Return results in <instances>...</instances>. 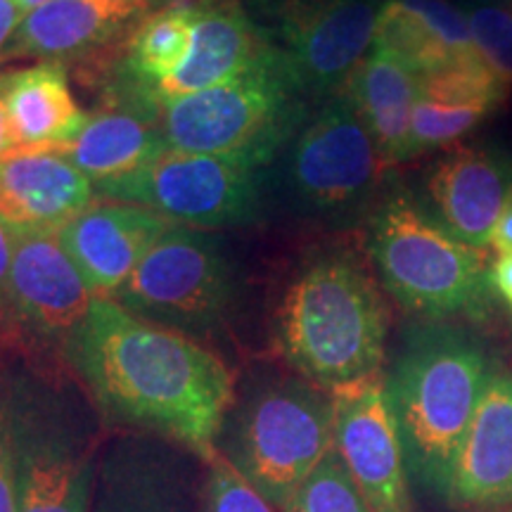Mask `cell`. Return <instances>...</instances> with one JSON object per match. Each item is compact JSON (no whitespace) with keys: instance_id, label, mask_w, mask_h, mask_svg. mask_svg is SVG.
Listing matches in <instances>:
<instances>
[{"instance_id":"6da1fadb","label":"cell","mask_w":512,"mask_h":512,"mask_svg":"<svg viewBox=\"0 0 512 512\" xmlns=\"http://www.w3.org/2000/svg\"><path fill=\"white\" fill-rule=\"evenodd\" d=\"M62 358L105 422L216 456L238 382L207 344L95 299Z\"/></svg>"},{"instance_id":"7a4b0ae2","label":"cell","mask_w":512,"mask_h":512,"mask_svg":"<svg viewBox=\"0 0 512 512\" xmlns=\"http://www.w3.org/2000/svg\"><path fill=\"white\" fill-rule=\"evenodd\" d=\"M273 339L285 366L328 394L382 375L389 311L368 254L351 245L306 252L275 306Z\"/></svg>"},{"instance_id":"3957f363","label":"cell","mask_w":512,"mask_h":512,"mask_svg":"<svg viewBox=\"0 0 512 512\" xmlns=\"http://www.w3.org/2000/svg\"><path fill=\"white\" fill-rule=\"evenodd\" d=\"M491 377L489 354L465 328L422 320L403 332L384 389L408 479L422 496L448 505L460 444Z\"/></svg>"},{"instance_id":"277c9868","label":"cell","mask_w":512,"mask_h":512,"mask_svg":"<svg viewBox=\"0 0 512 512\" xmlns=\"http://www.w3.org/2000/svg\"><path fill=\"white\" fill-rule=\"evenodd\" d=\"M335 451V399L297 373L256 368L235 389L216 453L283 512Z\"/></svg>"},{"instance_id":"5b68a950","label":"cell","mask_w":512,"mask_h":512,"mask_svg":"<svg viewBox=\"0 0 512 512\" xmlns=\"http://www.w3.org/2000/svg\"><path fill=\"white\" fill-rule=\"evenodd\" d=\"M366 254L382 290L422 320L479 318L489 302L486 252L456 238L406 188H384L370 211Z\"/></svg>"},{"instance_id":"8992f818","label":"cell","mask_w":512,"mask_h":512,"mask_svg":"<svg viewBox=\"0 0 512 512\" xmlns=\"http://www.w3.org/2000/svg\"><path fill=\"white\" fill-rule=\"evenodd\" d=\"M17 460V512H91L100 425L76 384L43 373L5 380Z\"/></svg>"},{"instance_id":"52a82bcc","label":"cell","mask_w":512,"mask_h":512,"mask_svg":"<svg viewBox=\"0 0 512 512\" xmlns=\"http://www.w3.org/2000/svg\"><path fill=\"white\" fill-rule=\"evenodd\" d=\"M311 107L273 43L235 79L157 105V117L169 150L245 157L271 169Z\"/></svg>"},{"instance_id":"ba28073f","label":"cell","mask_w":512,"mask_h":512,"mask_svg":"<svg viewBox=\"0 0 512 512\" xmlns=\"http://www.w3.org/2000/svg\"><path fill=\"white\" fill-rule=\"evenodd\" d=\"M275 164L292 209L332 228L366 221L389 171L344 93L311 107Z\"/></svg>"},{"instance_id":"9c48e42d","label":"cell","mask_w":512,"mask_h":512,"mask_svg":"<svg viewBox=\"0 0 512 512\" xmlns=\"http://www.w3.org/2000/svg\"><path fill=\"white\" fill-rule=\"evenodd\" d=\"M242 297L240 268L214 230L174 223L152 245L114 302L207 344L230 328Z\"/></svg>"},{"instance_id":"30bf717a","label":"cell","mask_w":512,"mask_h":512,"mask_svg":"<svg viewBox=\"0 0 512 512\" xmlns=\"http://www.w3.org/2000/svg\"><path fill=\"white\" fill-rule=\"evenodd\" d=\"M266 171L268 166L245 157L166 150L143 169L95 190L100 197L140 204L178 226L223 230L259 221Z\"/></svg>"},{"instance_id":"8fae6325","label":"cell","mask_w":512,"mask_h":512,"mask_svg":"<svg viewBox=\"0 0 512 512\" xmlns=\"http://www.w3.org/2000/svg\"><path fill=\"white\" fill-rule=\"evenodd\" d=\"M384 0H273L266 31L311 105L342 95L375 46Z\"/></svg>"},{"instance_id":"7c38bea8","label":"cell","mask_w":512,"mask_h":512,"mask_svg":"<svg viewBox=\"0 0 512 512\" xmlns=\"http://www.w3.org/2000/svg\"><path fill=\"white\" fill-rule=\"evenodd\" d=\"M93 302L95 294L57 230H17L10 268L12 347L62 356Z\"/></svg>"},{"instance_id":"4fadbf2b","label":"cell","mask_w":512,"mask_h":512,"mask_svg":"<svg viewBox=\"0 0 512 512\" xmlns=\"http://www.w3.org/2000/svg\"><path fill=\"white\" fill-rule=\"evenodd\" d=\"M335 453L370 512H413L403 446L384 389V373L332 394Z\"/></svg>"},{"instance_id":"5bb4252c","label":"cell","mask_w":512,"mask_h":512,"mask_svg":"<svg viewBox=\"0 0 512 512\" xmlns=\"http://www.w3.org/2000/svg\"><path fill=\"white\" fill-rule=\"evenodd\" d=\"M190 456L152 434L105 441L91 512H202V479L197 484Z\"/></svg>"},{"instance_id":"9a60e30c","label":"cell","mask_w":512,"mask_h":512,"mask_svg":"<svg viewBox=\"0 0 512 512\" xmlns=\"http://www.w3.org/2000/svg\"><path fill=\"white\" fill-rule=\"evenodd\" d=\"M425 204L456 238L486 252L512 192V155L496 143H458L425 174Z\"/></svg>"},{"instance_id":"2e32d148","label":"cell","mask_w":512,"mask_h":512,"mask_svg":"<svg viewBox=\"0 0 512 512\" xmlns=\"http://www.w3.org/2000/svg\"><path fill=\"white\" fill-rule=\"evenodd\" d=\"M174 223L133 202L100 197L57 230L95 299H114Z\"/></svg>"},{"instance_id":"e0dca14e","label":"cell","mask_w":512,"mask_h":512,"mask_svg":"<svg viewBox=\"0 0 512 512\" xmlns=\"http://www.w3.org/2000/svg\"><path fill=\"white\" fill-rule=\"evenodd\" d=\"M152 10V0H50L29 15L3 55L10 60L60 62L121 48L136 24Z\"/></svg>"},{"instance_id":"ac0fdd59","label":"cell","mask_w":512,"mask_h":512,"mask_svg":"<svg viewBox=\"0 0 512 512\" xmlns=\"http://www.w3.org/2000/svg\"><path fill=\"white\" fill-rule=\"evenodd\" d=\"M273 48L271 36L240 0H200L195 38L183 67L152 91V105L209 91L245 72Z\"/></svg>"},{"instance_id":"d6986e66","label":"cell","mask_w":512,"mask_h":512,"mask_svg":"<svg viewBox=\"0 0 512 512\" xmlns=\"http://www.w3.org/2000/svg\"><path fill=\"white\" fill-rule=\"evenodd\" d=\"M510 91L484 60L422 76L408 133V162L458 145L503 105Z\"/></svg>"},{"instance_id":"ffe728a7","label":"cell","mask_w":512,"mask_h":512,"mask_svg":"<svg viewBox=\"0 0 512 512\" xmlns=\"http://www.w3.org/2000/svg\"><path fill=\"white\" fill-rule=\"evenodd\" d=\"M448 505L498 510L512 505V373L491 377L453 465Z\"/></svg>"},{"instance_id":"44dd1931","label":"cell","mask_w":512,"mask_h":512,"mask_svg":"<svg viewBox=\"0 0 512 512\" xmlns=\"http://www.w3.org/2000/svg\"><path fill=\"white\" fill-rule=\"evenodd\" d=\"M98 200L62 152L22 150L0 162V219L17 230H60Z\"/></svg>"},{"instance_id":"7402d4cb","label":"cell","mask_w":512,"mask_h":512,"mask_svg":"<svg viewBox=\"0 0 512 512\" xmlns=\"http://www.w3.org/2000/svg\"><path fill=\"white\" fill-rule=\"evenodd\" d=\"M166 150L155 107L107 93V102L88 114L79 136L57 152L100 185L143 169Z\"/></svg>"},{"instance_id":"603a6c76","label":"cell","mask_w":512,"mask_h":512,"mask_svg":"<svg viewBox=\"0 0 512 512\" xmlns=\"http://www.w3.org/2000/svg\"><path fill=\"white\" fill-rule=\"evenodd\" d=\"M0 100L15 133L17 152L62 150L88 121L69 86L67 67L60 62H34L0 72Z\"/></svg>"},{"instance_id":"cb8c5ba5","label":"cell","mask_w":512,"mask_h":512,"mask_svg":"<svg viewBox=\"0 0 512 512\" xmlns=\"http://www.w3.org/2000/svg\"><path fill=\"white\" fill-rule=\"evenodd\" d=\"M375 43L394 50L422 76L484 60L463 10L451 0H384Z\"/></svg>"},{"instance_id":"d4e9b609","label":"cell","mask_w":512,"mask_h":512,"mask_svg":"<svg viewBox=\"0 0 512 512\" xmlns=\"http://www.w3.org/2000/svg\"><path fill=\"white\" fill-rule=\"evenodd\" d=\"M422 74L394 50L373 46L344 88L387 169L408 162V133Z\"/></svg>"},{"instance_id":"484cf974","label":"cell","mask_w":512,"mask_h":512,"mask_svg":"<svg viewBox=\"0 0 512 512\" xmlns=\"http://www.w3.org/2000/svg\"><path fill=\"white\" fill-rule=\"evenodd\" d=\"M197 3L200 0H166L162 8L147 12L121 46L124 53L114 67L107 93L126 95L155 107L150 102L152 91L171 79L190 55Z\"/></svg>"},{"instance_id":"4316f807","label":"cell","mask_w":512,"mask_h":512,"mask_svg":"<svg viewBox=\"0 0 512 512\" xmlns=\"http://www.w3.org/2000/svg\"><path fill=\"white\" fill-rule=\"evenodd\" d=\"M283 512H370L335 451L320 463Z\"/></svg>"},{"instance_id":"83f0119b","label":"cell","mask_w":512,"mask_h":512,"mask_svg":"<svg viewBox=\"0 0 512 512\" xmlns=\"http://www.w3.org/2000/svg\"><path fill=\"white\" fill-rule=\"evenodd\" d=\"M479 55L512 88V19L496 0H460Z\"/></svg>"},{"instance_id":"f1b7e54d","label":"cell","mask_w":512,"mask_h":512,"mask_svg":"<svg viewBox=\"0 0 512 512\" xmlns=\"http://www.w3.org/2000/svg\"><path fill=\"white\" fill-rule=\"evenodd\" d=\"M202 512H280L216 453L204 463Z\"/></svg>"},{"instance_id":"f546056e","label":"cell","mask_w":512,"mask_h":512,"mask_svg":"<svg viewBox=\"0 0 512 512\" xmlns=\"http://www.w3.org/2000/svg\"><path fill=\"white\" fill-rule=\"evenodd\" d=\"M0 512H17L15 437L5 382H0Z\"/></svg>"},{"instance_id":"4dcf8cb0","label":"cell","mask_w":512,"mask_h":512,"mask_svg":"<svg viewBox=\"0 0 512 512\" xmlns=\"http://www.w3.org/2000/svg\"><path fill=\"white\" fill-rule=\"evenodd\" d=\"M17 245V228L0 219V347L12 349L10 323V268Z\"/></svg>"},{"instance_id":"1f68e13d","label":"cell","mask_w":512,"mask_h":512,"mask_svg":"<svg viewBox=\"0 0 512 512\" xmlns=\"http://www.w3.org/2000/svg\"><path fill=\"white\" fill-rule=\"evenodd\" d=\"M489 280H491V292H494L496 297L508 306L512 316V254L496 256L494 264L489 266Z\"/></svg>"},{"instance_id":"d6a6232c","label":"cell","mask_w":512,"mask_h":512,"mask_svg":"<svg viewBox=\"0 0 512 512\" xmlns=\"http://www.w3.org/2000/svg\"><path fill=\"white\" fill-rule=\"evenodd\" d=\"M489 249H494L496 256L512 254V192L508 202H505L501 216H498L494 230H491Z\"/></svg>"},{"instance_id":"836d02e7","label":"cell","mask_w":512,"mask_h":512,"mask_svg":"<svg viewBox=\"0 0 512 512\" xmlns=\"http://www.w3.org/2000/svg\"><path fill=\"white\" fill-rule=\"evenodd\" d=\"M24 12L17 5V0H0V64H3V55L8 43L15 36V31L22 24Z\"/></svg>"},{"instance_id":"e575fe53","label":"cell","mask_w":512,"mask_h":512,"mask_svg":"<svg viewBox=\"0 0 512 512\" xmlns=\"http://www.w3.org/2000/svg\"><path fill=\"white\" fill-rule=\"evenodd\" d=\"M15 152H17L15 133H12L8 112H5L3 100H0V162H3V159H8L10 155H15Z\"/></svg>"},{"instance_id":"d590c367","label":"cell","mask_w":512,"mask_h":512,"mask_svg":"<svg viewBox=\"0 0 512 512\" xmlns=\"http://www.w3.org/2000/svg\"><path fill=\"white\" fill-rule=\"evenodd\" d=\"M50 3V0H17V5L22 8L24 15H29V12H34L36 8H41V5Z\"/></svg>"},{"instance_id":"8d00e7d4","label":"cell","mask_w":512,"mask_h":512,"mask_svg":"<svg viewBox=\"0 0 512 512\" xmlns=\"http://www.w3.org/2000/svg\"><path fill=\"white\" fill-rule=\"evenodd\" d=\"M496 3H501V8L505 10V8H508V5L512 3V0H496Z\"/></svg>"},{"instance_id":"74e56055","label":"cell","mask_w":512,"mask_h":512,"mask_svg":"<svg viewBox=\"0 0 512 512\" xmlns=\"http://www.w3.org/2000/svg\"><path fill=\"white\" fill-rule=\"evenodd\" d=\"M489 512H512V505H508V508H498V510H489Z\"/></svg>"}]
</instances>
